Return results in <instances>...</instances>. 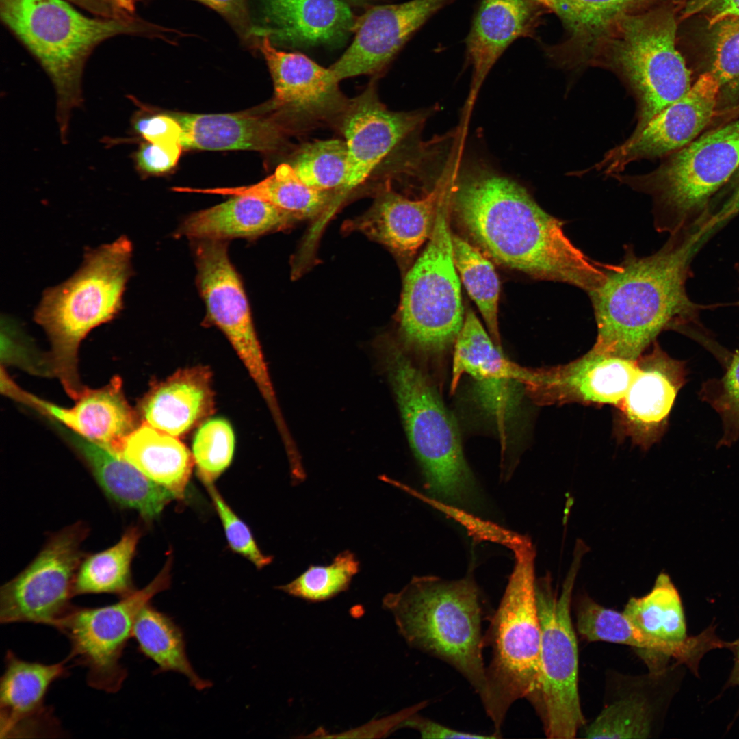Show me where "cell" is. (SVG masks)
<instances>
[{
  "mask_svg": "<svg viewBox=\"0 0 739 739\" xmlns=\"http://www.w3.org/2000/svg\"><path fill=\"white\" fill-rule=\"evenodd\" d=\"M456 177L451 207L465 234L487 258L534 278L572 285L588 294L606 276L565 233L563 221L528 191L484 167Z\"/></svg>",
  "mask_w": 739,
  "mask_h": 739,
  "instance_id": "obj_1",
  "label": "cell"
},
{
  "mask_svg": "<svg viewBox=\"0 0 739 739\" xmlns=\"http://www.w3.org/2000/svg\"><path fill=\"white\" fill-rule=\"evenodd\" d=\"M710 238L705 228L681 230L649 256L628 247L619 264H607L604 281L588 293L597 328L592 349L636 361L664 330L697 336L701 311L714 306L693 302L686 285Z\"/></svg>",
  "mask_w": 739,
  "mask_h": 739,
  "instance_id": "obj_2",
  "label": "cell"
},
{
  "mask_svg": "<svg viewBox=\"0 0 739 739\" xmlns=\"http://www.w3.org/2000/svg\"><path fill=\"white\" fill-rule=\"evenodd\" d=\"M0 18L52 82L62 143L73 111L82 104L83 73L96 47L119 35L165 39L171 31L136 15L89 17L66 0H0Z\"/></svg>",
  "mask_w": 739,
  "mask_h": 739,
  "instance_id": "obj_3",
  "label": "cell"
},
{
  "mask_svg": "<svg viewBox=\"0 0 739 739\" xmlns=\"http://www.w3.org/2000/svg\"><path fill=\"white\" fill-rule=\"evenodd\" d=\"M382 604L410 647L456 669L485 703L482 609L480 591L471 577L448 580L415 576L400 591L385 595Z\"/></svg>",
  "mask_w": 739,
  "mask_h": 739,
  "instance_id": "obj_4",
  "label": "cell"
},
{
  "mask_svg": "<svg viewBox=\"0 0 739 739\" xmlns=\"http://www.w3.org/2000/svg\"><path fill=\"white\" fill-rule=\"evenodd\" d=\"M132 250L131 242L123 235L87 251L79 269L64 283L44 290L35 310L34 320L51 344V372L74 400L86 389L77 371L79 346L92 329L121 311L132 275Z\"/></svg>",
  "mask_w": 739,
  "mask_h": 739,
  "instance_id": "obj_5",
  "label": "cell"
},
{
  "mask_svg": "<svg viewBox=\"0 0 739 739\" xmlns=\"http://www.w3.org/2000/svg\"><path fill=\"white\" fill-rule=\"evenodd\" d=\"M683 2L661 1L623 16L595 51L591 66L616 74L636 102L640 131L691 88V73L677 48Z\"/></svg>",
  "mask_w": 739,
  "mask_h": 739,
  "instance_id": "obj_6",
  "label": "cell"
},
{
  "mask_svg": "<svg viewBox=\"0 0 739 739\" xmlns=\"http://www.w3.org/2000/svg\"><path fill=\"white\" fill-rule=\"evenodd\" d=\"M381 355L427 491L443 504L475 506L476 480L456 423L436 389L399 346L386 343Z\"/></svg>",
  "mask_w": 739,
  "mask_h": 739,
  "instance_id": "obj_7",
  "label": "cell"
},
{
  "mask_svg": "<svg viewBox=\"0 0 739 739\" xmlns=\"http://www.w3.org/2000/svg\"><path fill=\"white\" fill-rule=\"evenodd\" d=\"M514 569L498 608L484 636L491 648L486 666L487 699L483 707L500 738L512 705L520 699L530 702L539 684L541 624L536 597L534 552L530 541L516 539Z\"/></svg>",
  "mask_w": 739,
  "mask_h": 739,
  "instance_id": "obj_8",
  "label": "cell"
},
{
  "mask_svg": "<svg viewBox=\"0 0 739 739\" xmlns=\"http://www.w3.org/2000/svg\"><path fill=\"white\" fill-rule=\"evenodd\" d=\"M739 168V118L697 137L643 174L613 175L653 201L654 224L669 235L707 225L711 202Z\"/></svg>",
  "mask_w": 739,
  "mask_h": 739,
  "instance_id": "obj_9",
  "label": "cell"
},
{
  "mask_svg": "<svg viewBox=\"0 0 739 739\" xmlns=\"http://www.w3.org/2000/svg\"><path fill=\"white\" fill-rule=\"evenodd\" d=\"M452 196L449 186L427 246L405 276L400 306L402 337L428 354L441 352L455 342L464 322L450 229Z\"/></svg>",
  "mask_w": 739,
  "mask_h": 739,
  "instance_id": "obj_10",
  "label": "cell"
},
{
  "mask_svg": "<svg viewBox=\"0 0 739 739\" xmlns=\"http://www.w3.org/2000/svg\"><path fill=\"white\" fill-rule=\"evenodd\" d=\"M582 554L558 594L546 578L536 580L541 624L540 678L531 701L541 717L549 738L576 736L586 725L578 693V649L571 617L572 593Z\"/></svg>",
  "mask_w": 739,
  "mask_h": 739,
  "instance_id": "obj_11",
  "label": "cell"
},
{
  "mask_svg": "<svg viewBox=\"0 0 739 739\" xmlns=\"http://www.w3.org/2000/svg\"><path fill=\"white\" fill-rule=\"evenodd\" d=\"M171 560L143 588L108 606L74 607L56 628L70 641L68 659L87 669L92 688L107 692L120 689L127 674L120 659L135 619L155 595L168 588Z\"/></svg>",
  "mask_w": 739,
  "mask_h": 739,
  "instance_id": "obj_12",
  "label": "cell"
},
{
  "mask_svg": "<svg viewBox=\"0 0 739 739\" xmlns=\"http://www.w3.org/2000/svg\"><path fill=\"white\" fill-rule=\"evenodd\" d=\"M88 534L81 522L53 534L32 561L0 591V621L55 628L74 608L75 577Z\"/></svg>",
  "mask_w": 739,
  "mask_h": 739,
  "instance_id": "obj_13",
  "label": "cell"
},
{
  "mask_svg": "<svg viewBox=\"0 0 739 739\" xmlns=\"http://www.w3.org/2000/svg\"><path fill=\"white\" fill-rule=\"evenodd\" d=\"M196 285L207 319L226 336L267 402L275 399L247 297L230 261L227 241L192 240Z\"/></svg>",
  "mask_w": 739,
  "mask_h": 739,
  "instance_id": "obj_14",
  "label": "cell"
},
{
  "mask_svg": "<svg viewBox=\"0 0 739 739\" xmlns=\"http://www.w3.org/2000/svg\"><path fill=\"white\" fill-rule=\"evenodd\" d=\"M718 83L703 73L680 99L655 116L639 132L610 149L594 166L606 175L619 174L631 162L670 155L695 139L717 114Z\"/></svg>",
  "mask_w": 739,
  "mask_h": 739,
  "instance_id": "obj_15",
  "label": "cell"
},
{
  "mask_svg": "<svg viewBox=\"0 0 739 739\" xmlns=\"http://www.w3.org/2000/svg\"><path fill=\"white\" fill-rule=\"evenodd\" d=\"M682 664L649 669L640 675L608 674L605 705L584 725L587 738H651L658 736L676 690Z\"/></svg>",
  "mask_w": 739,
  "mask_h": 739,
  "instance_id": "obj_16",
  "label": "cell"
},
{
  "mask_svg": "<svg viewBox=\"0 0 739 739\" xmlns=\"http://www.w3.org/2000/svg\"><path fill=\"white\" fill-rule=\"evenodd\" d=\"M638 370L633 361L591 349L558 366L518 368V378L536 402L579 403L617 407Z\"/></svg>",
  "mask_w": 739,
  "mask_h": 739,
  "instance_id": "obj_17",
  "label": "cell"
},
{
  "mask_svg": "<svg viewBox=\"0 0 739 739\" xmlns=\"http://www.w3.org/2000/svg\"><path fill=\"white\" fill-rule=\"evenodd\" d=\"M430 111L388 109L378 99L374 82L350 99L339 126L347 147L346 176L332 205L362 184L394 148L422 126Z\"/></svg>",
  "mask_w": 739,
  "mask_h": 739,
  "instance_id": "obj_18",
  "label": "cell"
},
{
  "mask_svg": "<svg viewBox=\"0 0 739 739\" xmlns=\"http://www.w3.org/2000/svg\"><path fill=\"white\" fill-rule=\"evenodd\" d=\"M272 77V105L292 120L322 121L339 127L350 99L330 68L306 55L278 49L263 36L258 45Z\"/></svg>",
  "mask_w": 739,
  "mask_h": 739,
  "instance_id": "obj_19",
  "label": "cell"
},
{
  "mask_svg": "<svg viewBox=\"0 0 739 739\" xmlns=\"http://www.w3.org/2000/svg\"><path fill=\"white\" fill-rule=\"evenodd\" d=\"M456 0H410L378 5L355 21L353 41L329 68L340 81L382 70L411 36Z\"/></svg>",
  "mask_w": 739,
  "mask_h": 739,
  "instance_id": "obj_20",
  "label": "cell"
},
{
  "mask_svg": "<svg viewBox=\"0 0 739 739\" xmlns=\"http://www.w3.org/2000/svg\"><path fill=\"white\" fill-rule=\"evenodd\" d=\"M637 363V372L617 407V423L622 437L647 450L662 438L668 426L686 370L684 361L669 356L656 341Z\"/></svg>",
  "mask_w": 739,
  "mask_h": 739,
  "instance_id": "obj_21",
  "label": "cell"
},
{
  "mask_svg": "<svg viewBox=\"0 0 739 739\" xmlns=\"http://www.w3.org/2000/svg\"><path fill=\"white\" fill-rule=\"evenodd\" d=\"M547 13L536 0H480L465 42L466 61L472 73L463 114V130L478 92L495 62L517 39L536 38V29Z\"/></svg>",
  "mask_w": 739,
  "mask_h": 739,
  "instance_id": "obj_22",
  "label": "cell"
},
{
  "mask_svg": "<svg viewBox=\"0 0 739 739\" xmlns=\"http://www.w3.org/2000/svg\"><path fill=\"white\" fill-rule=\"evenodd\" d=\"M463 374L473 379L474 396L481 408L502 426L517 406L518 366L504 358L471 310L455 340L452 391Z\"/></svg>",
  "mask_w": 739,
  "mask_h": 739,
  "instance_id": "obj_23",
  "label": "cell"
},
{
  "mask_svg": "<svg viewBox=\"0 0 739 739\" xmlns=\"http://www.w3.org/2000/svg\"><path fill=\"white\" fill-rule=\"evenodd\" d=\"M182 128L181 145L202 150H279L291 131L289 118L272 103L233 114H171Z\"/></svg>",
  "mask_w": 739,
  "mask_h": 739,
  "instance_id": "obj_24",
  "label": "cell"
},
{
  "mask_svg": "<svg viewBox=\"0 0 739 739\" xmlns=\"http://www.w3.org/2000/svg\"><path fill=\"white\" fill-rule=\"evenodd\" d=\"M449 168L432 190L419 200H410L389 184L379 192L372 207L352 224L402 258H411L428 240L441 200L454 177Z\"/></svg>",
  "mask_w": 739,
  "mask_h": 739,
  "instance_id": "obj_25",
  "label": "cell"
},
{
  "mask_svg": "<svg viewBox=\"0 0 739 739\" xmlns=\"http://www.w3.org/2000/svg\"><path fill=\"white\" fill-rule=\"evenodd\" d=\"M560 19L565 40L547 47L549 59L562 68L588 66L602 40L623 16L663 0H536Z\"/></svg>",
  "mask_w": 739,
  "mask_h": 739,
  "instance_id": "obj_26",
  "label": "cell"
},
{
  "mask_svg": "<svg viewBox=\"0 0 739 739\" xmlns=\"http://www.w3.org/2000/svg\"><path fill=\"white\" fill-rule=\"evenodd\" d=\"M68 661L67 658L47 664L26 661L7 652L0 682L1 738L40 734L43 727L53 728L55 722L44 699L51 685L68 673Z\"/></svg>",
  "mask_w": 739,
  "mask_h": 739,
  "instance_id": "obj_27",
  "label": "cell"
},
{
  "mask_svg": "<svg viewBox=\"0 0 739 739\" xmlns=\"http://www.w3.org/2000/svg\"><path fill=\"white\" fill-rule=\"evenodd\" d=\"M628 620L646 634L664 641L682 651L687 667L695 674L701 658L710 651L726 648L710 626L701 634L688 636L685 612L679 593L670 577L664 573L656 578L651 591L640 597H632L623 612Z\"/></svg>",
  "mask_w": 739,
  "mask_h": 739,
  "instance_id": "obj_28",
  "label": "cell"
},
{
  "mask_svg": "<svg viewBox=\"0 0 739 739\" xmlns=\"http://www.w3.org/2000/svg\"><path fill=\"white\" fill-rule=\"evenodd\" d=\"M259 38L289 45L330 43L353 31L352 12L343 0H261Z\"/></svg>",
  "mask_w": 739,
  "mask_h": 739,
  "instance_id": "obj_29",
  "label": "cell"
},
{
  "mask_svg": "<svg viewBox=\"0 0 739 739\" xmlns=\"http://www.w3.org/2000/svg\"><path fill=\"white\" fill-rule=\"evenodd\" d=\"M20 400L39 407L73 432L120 455L126 439L138 427L135 413L127 403L119 377L98 389L86 388L68 409L21 392Z\"/></svg>",
  "mask_w": 739,
  "mask_h": 739,
  "instance_id": "obj_30",
  "label": "cell"
},
{
  "mask_svg": "<svg viewBox=\"0 0 739 739\" xmlns=\"http://www.w3.org/2000/svg\"><path fill=\"white\" fill-rule=\"evenodd\" d=\"M213 410L212 374L203 365L180 369L155 384L140 405L144 423L175 437L200 425Z\"/></svg>",
  "mask_w": 739,
  "mask_h": 739,
  "instance_id": "obj_31",
  "label": "cell"
},
{
  "mask_svg": "<svg viewBox=\"0 0 739 739\" xmlns=\"http://www.w3.org/2000/svg\"><path fill=\"white\" fill-rule=\"evenodd\" d=\"M66 432L100 487L116 504L137 511L148 521L175 498L122 456L74 432Z\"/></svg>",
  "mask_w": 739,
  "mask_h": 739,
  "instance_id": "obj_32",
  "label": "cell"
},
{
  "mask_svg": "<svg viewBox=\"0 0 739 739\" xmlns=\"http://www.w3.org/2000/svg\"><path fill=\"white\" fill-rule=\"evenodd\" d=\"M232 197L188 216L177 229L174 237L191 241L253 239L285 228L298 219L294 214L265 201L248 196Z\"/></svg>",
  "mask_w": 739,
  "mask_h": 739,
  "instance_id": "obj_33",
  "label": "cell"
},
{
  "mask_svg": "<svg viewBox=\"0 0 739 739\" xmlns=\"http://www.w3.org/2000/svg\"><path fill=\"white\" fill-rule=\"evenodd\" d=\"M120 455L175 498L184 497L195 463L177 437L144 422L126 439Z\"/></svg>",
  "mask_w": 739,
  "mask_h": 739,
  "instance_id": "obj_34",
  "label": "cell"
},
{
  "mask_svg": "<svg viewBox=\"0 0 739 739\" xmlns=\"http://www.w3.org/2000/svg\"><path fill=\"white\" fill-rule=\"evenodd\" d=\"M132 638L140 651L153 660L158 672L173 671L184 675L198 690L211 686L194 670L188 660L183 634L166 614L146 604L135 619Z\"/></svg>",
  "mask_w": 739,
  "mask_h": 739,
  "instance_id": "obj_35",
  "label": "cell"
},
{
  "mask_svg": "<svg viewBox=\"0 0 739 739\" xmlns=\"http://www.w3.org/2000/svg\"><path fill=\"white\" fill-rule=\"evenodd\" d=\"M576 628L588 641H605L636 648L643 656L687 665L684 653L677 648L652 636L634 625L623 612L607 608L587 596L576 604Z\"/></svg>",
  "mask_w": 739,
  "mask_h": 739,
  "instance_id": "obj_36",
  "label": "cell"
},
{
  "mask_svg": "<svg viewBox=\"0 0 739 739\" xmlns=\"http://www.w3.org/2000/svg\"><path fill=\"white\" fill-rule=\"evenodd\" d=\"M177 192L255 198L294 214L298 218L320 213L331 204L335 193L312 188L302 183L290 164L279 165L272 175L251 185L195 189L176 187Z\"/></svg>",
  "mask_w": 739,
  "mask_h": 739,
  "instance_id": "obj_37",
  "label": "cell"
},
{
  "mask_svg": "<svg viewBox=\"0 0 739 739\" xmlns=\"http://www.w3.org/2000/svg\"><path fill=\"white\" fill-rule=\"evenodd\" d=\"M141 532L129 528L113 546L83 558L74 583V596L108 593L121 598L135 589L131 578V563Z\"/></svg>",
  "mask_w": 739,
  "mask_h": 739,
  "instance_id": "obj_38",
  "label": "cell"
},
{
  "mask_svg": "<svg viewBox=\"0 0 739 739\" xmlns=\"http://www.w3.org/2000/svg\"><path fill=\"white\" fill-rule=\"evenodd\" d=\"M456 268L469 296L477 305L494 343L500 347L497 308L500 282L495 268L476 246L452 234Z\"/></svg>",
  "mask_w": 739,
  "mask_h": 739,
  "instance_id": "obj_39",
  "label": "cell"
},
{
  "mask_svg": "<svg viewBox=\"0 0 739 739\" xmlns=\"http://www.w3.org/2000/svg\"><path fill=\"white\" fill-rule=\"evenodd\" d=\"M705 49L708 69L719 86L717 114L739 106V17L707 26Z\"/></svg>",
  "mask_w": 739,
  "mask_h": 739,
  "instance_id": "obj_40",
  "label": "cell"
},
{
  "mask_svg": "<svg viewBox=\"0 0 739 739\" xmlns=\"http://www.w3.org/2000/svg\"><path fill=\"white\" fill-rule=\"evenodd\" d=\"M347 164L345 141L331 139L304 144L295 154L290 165L305 185L317 190H333L336 193L343 185Z\"/></svg>",
  "mask_w": 739,
  "mask_h": 739,
  "instance_id": "obj_41",
  "label": "cell"
},
{
  "mask_svg": "<svg viewBox=\"0 0 739 739\" xmlns=\"http://www.w3.org/2000/svg\"><path fill=\"white\" fill-rule=\"evenodd\" d=\"M360 564L350 551L338 554L328 565L310 566L290 582L278 587L294 597L309 602L328 600L346 591Z\"/></svg>",
  "mask_w": 739,
  "mask_h": 739,
  "instance_id": "obj_42",
  "label": "cell"
},
{
  "mask_svg": "<svg viewBox=\"0 0 739 739\" xmlns=\"http://www.w3.org/2000/svg\"><path fill=\"white\" fill-rule=\"evenodd\" d=\"M234 450V432L227 420L211 418L200 425L193 439L192 455L198 476L206 486L229 466Z\"/></svg>",
  "mask_w": 739,
  "mask_h": 739,
  "instance_id": "obj_43",
  "label": "cell"
},
{
  "mask_svg": "<svg viewBox=\"0 0 739 739\" xmlns=\"http://www.w3.org/2000/svg\"><path fill=\"white\" fill-rule=\"evenodd\" d=\"M701 396L721 417L724 432L719 444L734 443L739 438V351L732 356L721 378L705 383Z\"/></svg>",
  "mask_w": 739,
  "mask_h": 739,
  "instance_id": "obj_44",
  "label": "cell"
},
{
  "mask_svg": "<svg viewBox=\"0 0 739 739\" xmlns=\"http://www.w3.org/2000/svg\"><path fill=\"white\" fill-rule=\"evenodd\" d=\"M206 487L222 523L231 549L259 569L269 565L272 557L265 555L259 549L248 526L233 511L213 484Z\"/></svg>",
  "mask_w": 739,
  "mask_h": 739,
  "instance_id": "obj_45",
  "label": "cell"
},
{
  "mask_svg": "<svg viewBox=\"0 0 739 739\" xmlns=\"http://www.w3.org/2000/svg\"><path fill=\"white\" fill-rule=\"evenodd\" d=\"M140 109L131 119V133L146 142L163 146L181 144L182 128L177 120L170 113H154L138 102L132 96Z\"/></svg>",
  "mask_w": 739,
  "mask_h": 739,
  "instance_id": "obj_46",
  "label": "cell"
},
{
  "mask_svg": "<svg viewBox=\"0 0 739 739\" xmlns=\"http://www.w3.org/2000/svg\"><path fill=\"white\" fill-rule=\"evenodd\" d=\"M206 5L222 16L237 34L241 42L252 51L258 50L260 41L256 34L249 10V0H194Z\"/></svg>",
  "mask_w": 739,
  "mask_h": 739,
  "instance_id": "obj_47",
  "label": "cell"
},
{
  "mask_svg": "<svg viewBox=\"0 0 739 739\" xmlns=\"http://www.w3.org/2000/svg\"><path fill=\"white\" fill-rule=\"evenodd\" d=\"M182 148L181 144L163 146L145 142L132 154V159L142 176L159 175L177 165Z\"/></svg>",
  "mask_w": 739,
  "mask_h": 739,
  "instance_id": "obj_48",
  "label": "cell"
},
{
  "mask_svg": "<svg viewBox=\"0 0 739 739\" xmlns=\"http://www.w3.org/2000/svg\"><path fill=\"white\" fill-rule=\"evenodd\" d=\"M739 214V168L711 202L708 224L715 233Z\"/></svg>",
  "mask_w": 739,
  "mask_h": 739,
  "instance_id": "obj_49",
  "label": "cell"
},
{
  "mask_svg": "<svg viewBox=\"0 0 739 739\" xmlns=\"http://www.w3.org/2000/svg\"><path fill=\"white\" fill-rule=\"evenodd\" d=\"M700 17L707 26L721 20L739 17V0H688L683 2L681 19Z\"/></svg>",
  "mask_w": 739,
  "mask_h": 739,
  "instance_id": "obj_50",
  "label": "cell"
},
{
  "mask_svg": "<svg viewBox=\"0 0 739 739\" xmlns=\"http://www.w3.org/2000/svg\"><path fill=\"white\" fill-rule=\"evenodd\" d=\"M402 728H410L416 730L422 738H476L495 739L498 737L494 734L484 735L476 733L465 732L452 729L430 718L421 716L418 712L406 718Z\"/></svg>",
  "mask_w": 739,
  "mask_h": 739,
  "instance_id": "obj_51",
  "label": "cell"
},
{
  "mask_svg": "<svg viewBox=\"0 0 739 739\" xmlns=\"http://www.w3.org/2000/svg\"><path fill=\"white\" fill-rule=\"evenodd\" d=\"M98 16L110 18H127V15L120 11L106 0H66Z\"/></svg>",
  "mask_w": 739,
  "mask_h": 739,
  "instance_id": "obj_52",
  "label": "cell"
},
{
  "mask_svg": "<svg viewBox=\"0 0 739 739\" xmlns=\"http://www.w3.org/2000/svg\"><path fill=\"white\" fill-rule=\"evenodd\" d=\"M728 649L733 653L734 666L726 686H738L739 688V637L736 640L729 642ZM738 713L739 714V710Z\"/></svg>",
  "mask_w": 739,
  "mask_h": 739,
  "instance_id": "obj_53",
  "label": "cell"
},
{
  "mask_svg": "<svg viewBox=\"0 0 739 739\" xmlns=\"http://www.w3.org/2000/svg\"><path fill=\"white\" fill-rule=\"evenodd\" d=\"M116 8L129 15H135L138 3L142 0H106Z\"/></svg>",
  "mask_w": 739,
  "mask_h": 739,
  "instance_id": "obj_54",
  "label": "cell"
},
{
  "mask_svg": "<svg viewBox=\"0 0 739 739\" xmlns=\"http://www.w3.org/2000/svg\"><path fill=\"white\" fill-rule=\"evenodd\" d=\"M735 114L739 116V106L735 110Z\"/></svg>",
  "mask_w": 739,
  "mask_h": 739,
  "instance_id": "obj_55",
  "label": "cell"
},
{
  "mask_svg": "<svg viewBox=\"0 0 739 739\" xmlns=\"http://www.w3.org/2000/svg\"><path fill=\"white\" fill-rule=\"evenodd\" d=\"M736 304L739 306V300L736 303Z\"/></svg>",
  "mask_w": 739,
  "mask_h": 739,
  "instance_id": "obj_56",
  "label": "cell"
}]
</instances>
